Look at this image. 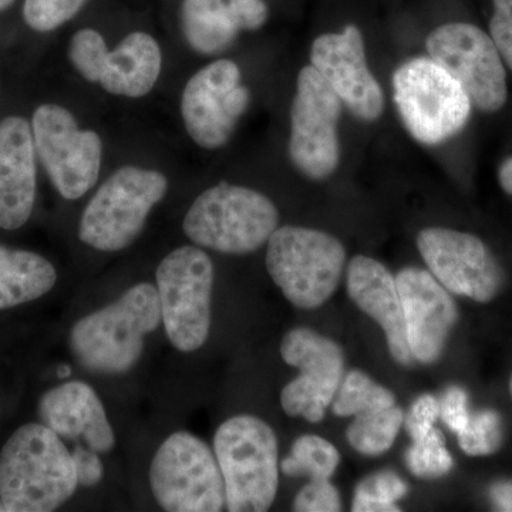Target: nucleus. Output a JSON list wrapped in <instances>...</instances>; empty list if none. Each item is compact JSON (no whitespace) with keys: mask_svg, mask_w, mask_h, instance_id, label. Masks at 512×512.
<instances>
[{"mask_svg":"<svg viewBox=\"0 0 512 512\" xmlns=\"http://www.w3.org/2000/svg\"><path fill=\"white\" fill-rule=\"evenodd\" d=\"M77 485L72 453L46 424L19 427L3 446L0 500L6 511H55Z\"/></svg>","mask_w":512,"mask_h":512,"instance_id":"nucleus-1","label":"nucleus"},{"mask_svg":"<svg viewBox=\"0 0 512 512\" xmlns=\"http://www.w3.org/2000/svg\"><path fill=\"white\" fill-rule=\"evenodd\" d=\"M161 323V306L154 285L138 284L116 302L84 316L72 329L74 355L87 369L124 373L136 365L144 338Z\"/></svg>","mask_w":512,"mask_h":512,"instance_id":"nucleus-2","label":"nucleus"},{"mask_svg":"<svg viewBox=\"0 0 512 512\" xmlns=\"http://www.w3.org/2000/svg\"><path fill=\"white\" fill-rule=\"evenodd\" d=\"M215 457L231 512L268 511L279 485L278 440L255 416L231 417L215 433Z\"/></svg>","mask_w":512,"mask_h":512,"instance_id":"nucleus-3","label":"nucleus"},{"mask_svg":"<svg viewBox=\"0 0 512 512\" xmlns=\"http://www.w3.org/2000/svg\"><path fill=\"white\" fill-rule=\"evenodd\" d=\"M279 212L261 192L222 183L208 188L185 215V235L200 247L244 255L268 242Z\"/></svg>","mask_w":512,"mask_h":512,"instance_id":"nucleus-4","label":"nucleus"},{"mask_svg":"<svg viewBox=\"0 0 512 512\" xmlns=\"http://www.w3.org/2000/svg\"><path fill=\"white\" fill-rule=\"evenodd\" d=\"M345 262L342 242L323 231L288 225L268 239L266 269L285 298L303 311L319 308L336 292Z\"/></svg>","mask_w":512,"mask_h":512,"instance_id":"nucleus-5","label":"nucleus"},{"mask_svg":"<svg viewBox=\"0 0 512 512\" xmlns=\"http://www.w3.org/2000/svg\"><path fill=\"white\" fill-rule=\"evenodd\" d=\"M393 96L414 140L436 146L456 136L471 114V100L460 83L431 57L402 64L393 76Z\"/></svg>","mask_w":512,"mask_h":512,"instance_id":"nucleus-6","label":"nucleus"},{"mask_svg":"<svg viewBox=\"0 0 512 512\" xmlns=\"http://www.w3.org/2000/svg\"><path fill=\"white\" fill-rule=\"evenodd\" d=\"M167 190V178L158 171L133 165L119 168L84 210L79 238L97 251L116 252L130 247Z\"/></svg>","mask_w":512,"mask_h":512,"instance_id":"nucleus-7","label":"nucleus"},{"mask_svg":"<svg viewBox=\"0 0 512 512\" xmlns=\"http://www.w3.org/2000/svg\"><path fill=\"white\" fill-rule=\"evenodd\" d=\"M214 265L197 247H181L157 268L161 322L174 348L194 352L205 345L211 329Z\"/></svg>","mask_w":512,"mask_h":512,"instance_id":"nucleus-8","label":"nucleus"},{"mask_svg":"<svg viewBox=\"0 0 512 512\" xmlns=\"http://www.w3.org/2000/svg\"><path fill=\"white\" fill-rule=\"evenodd\" d=\"M150 484L157 503L171 512H217L225 487L217 457L187 431L171 434L151 461Z\"/></svg>","mask_w":512,"mask_h":512,"instance_id":"nucleus-9","label":"nucleus"},{"mask_svg":"<svg viewBox=\"0 0 512 512\" xmlns=\"http://www.w3.org/2000/svg\"><path fill=\"white\" fill-rule=\"evenodd\" d=\"M36 154L66 200L83 197L99 180L103 144L94 131L80 130L73 114L43 104L33 114Z\"/></svg>","mask_w":512,"mask_h":512,"instance_id":"nucleus-10","label":"nucleus"},{"mask_svg":"<svg viewBox=\"0 0 512 512\" xmlns=\"http://www.w3.org/2000/svg\"><path fill=\"white\" fill-rule=\"evenodd\" d=\"M342 101L315 67H303L291 111L289 157L312 180L335 173L340 160L338 123Z\"/></svg>","mask_w":512,"mask_h":512,"instance_id":"nucleus-11","label":"nucleus"},{"mask_svg":"<svg viewBox=\"0 0 512 512\" xmlns=\"http://www.w3.org/2000/svg\"><path fill=\"white\" fill-rule=\"evenodd\" d=\"M427 52L466 90L471 104L495 113L507 103L503 57L491 36L470 23H448L430 33Z\"/></svg>","mask_w":512,"mask_h":512,"instance_id":"nucleus-12","label":"nucleus"},{"mask_svg":"<svg viewBox=\"0 0 512 512\" xmlns=\"http://www.w3.org/2000/svg\"><path fill=\"white\" fill-rule=\"evenodd\" d=\"M281 356L286 365L301 372L282 390V409L288 416L319 423L342 383L345 367L342 349L315 330L296 328L282 339Z\"/></svg>","mask_w":512,"mask_h":512,"instance_id":"nucleus-13","label":"nucleus"},{"mask_svg":"<svg viewBox=\"0 0 512 512\" xmlns=\"http://www.w3.org/2000/svg\"><path fill=\"white\" fill-rule=\"evenodd\" d=\"M248 106L249 92L241 86L237 63L217 60L191 77L181 99V114L192 140L214 150L227 143Z\"/></svg>","mask_w":512,"mask_h":512,"instance_id":"nucleus-14","label":"nucleus"},{"mask_svg":"<svg viewBox=\"0 0 512 512\" xmlns=\"http://www.w3.org/2000/svg\"><path fill=\"white\" fill-rule=\"evenodd\" d=\"M431 275L447 291L488 302L503 286V272L480 238L447 228H426L417 237Z\"/></svg>","mask_w":512,"mask_h":512,"instance_id":"nucleus-15","label":"nucleus"},{"mask_svg":"<svg viewBox=\"0 0 512 512\" xmlns=\"http://www.w3.org/2000/svg\"><path fill=\"white\" fill-rule=\"evenodd\" d=\"M311 62L356 117L375 121L382 116L383 90L367 67L362 33L356 26L319 36L312 45Z\"/></svg>","mask_w":512,"mask_h":512,"instance_id":"nucleus-16","label":"nucleus"},{"mask_svg":"<svg viewBox=\"0 0 512 512\" xmlns=\"http://www.w3.org/2000/svg\"><path fill=\"white\" fill-rule=\"evenodd\" d=\"M396 284L410 352L417 362L430 365L440 359L456 326V303L447 289L424 269H403L396 276Z\"/></svg>","mask_w":512,"mask_h":512,"instance_id":"nucleus-17","label":"nucleus"},{"mask_svg":"<svg viewBox=\"0 0 512 512\" xmlns=\"http://www.w3.org/2000/svg\"><path fill=\"white\" fill-rule=\"evenodd\" d=\"M36 198V148L32 128L22 117L0 123V228L28 222Z\"/></svg>","mask_w":512,"mask_h":512,"instance_id":"nucleus-18","label":"nucleus"},{"mask_svg":"<svg viewBox=\"0 0 512 512\" xmlns=\"http://www.w3.org/2000/svg\"><path fill=\"white\" fill-rule=\"evenodd\" d=\"M346 286L350 299L382 326L393 359L403 366L412 365L402 299L396 278L386 266L369 256H355L348 266Z\"/></svg>","mask_w":512,"mask_h":512,"instance_id":"nucleus-19","label":"nucleus"},{"mask_svg":"<svg viewBox=\"0 0 512 512\" xmlns=\"http://www.w3.org/2000/svg\"><path fill=\"white\" fill-rule=\"evenodd\" d=\"M39 412L43 424L60 437L82 439L97 453H107L116 444L103 403L89 384L67 382L49 390Z\"/></svg>","mask_w":512,"mask_h":512,"instance_id":"nucleus-20","label":"nucleus"},{"mask_svg":"<svg viewBox=\"0 0 512 512\" xmlns=\"http://www.w3.org/2000/svg\"><path fill=\"white\" fill-rule=\"evenodd\" d=\"M160 72L161 50L156 39L136 32L109 52L99 84L116 96L138 99L153 90Z\"/></svg>","mask_w":512,"mask_h":512,"instance_id":"nucleus-21","label":"nucleus"},{"mask_svg":"<svg viewBox=\"0 0 512 512\" xmlns=\"http://www.w3.org/2000/svg\"><path fill=\"white\" fill-rule=\"evenodd\" d=\"M56 281V269L43 256L0 247V309L42 298Z\"/></svg>","mask_w":512,"mask_h":512,"instance_id":"nucleus-22","label":"nucleus"},{"mask_svg":"<svg viewBox=\"0 0 512 512\" xmlns=\"http://www.w3.org/2000/svg\"><path fill=\"white\" fill-rule=\"evenodd\" d=\"M181 22L185 39L202 55L224 52L239 30L224 0H184Z\"/></svg>","mask_w":512,"mask_h":512,"instance_id":"nucleus-23","label":"nucleus"},{"mask_svg":"<svg viewBox=\"0 0 512 512\" xmlns=\"http://www.w3.org/2000/svg\"><path fill=\"white\" fill-rule=\"evenodd\" d=\"M402 409L393 406L379 412L359 414L348 429V441L357 453L375 457L392 448L400 427L403 426Z\"/></svg>","mask_w":512,"mask_h":512,"instance_id":"nucleus-24","label":"nucleus"},{"mask_svg":"<svg viewBox=\"0 0 512 512\" xmlns=\"http://www.w3.org/2000/svg\"><path fill=\"white\" fill-rule=\"evenodd\" d=\"M393 406H396V397L390 390L380 386L360 370H352L340 383L338 393L333 399L332 410L339 417H356Z\"/></svg>","mask_w":512,"mask_h":512,"instance_id":"nucleus-25","label":"nucleus"},{"mask_svg":"<svg viewBox=\"0 0 512 512\" xmlns=\"http://www.w3.org/2000/svg\"><path fill=\"white\" fill-rule=\"evenodd\" d=\"M340 463L338 448L323 437L306 434L293 441L291 454L281 463L286 476L330 480Z\"/></svg>","mask_w":512,"mask_h":512,"instance_id":"nucleus-26","label":"nucleus"},{"mask_svg":"<svg viewBox=\"0 0 512 512\" xmlns=\"http://www.w3.org/2000/svg\"><path fill=\"white\" fill-rule=\"evenodd\" d=\"M409 487L392 471H383L367 478L356 488L352 510L355 512L400 511L397 501L403 498Z\"/></svg>","mask_w":512,"mask_h":512,"instance_id":"nucleus-27","label":"nucleus"},{"mask_svg":"<svg viewBox=\"0 0 512 512\" xmlns=\"http://www.w3.org/2000/svg\"><path fill=\"white\" fill-rule=\"evenodd\" d=\"M406 463L414 476L436 478L453 468V457L448 453L440 431L433 429L423 439L414 441L407 450Z\"/></svg>","mask_w":512,"mask_h":512,"instance_id":"nucleus-28","label":"nucleus"},{"mask_svg":"<svg viewBox=\"0 0 512 512\" xmlns=\"http://www.w3.org/2000/svg\"><path fill=\"white\" fill-rule=\"evenodd\" d=\"M461 450L468 456H488L503 443V423L494 410H483L470 417L466 429L457 434Z\"/></svg>","mask_w":512,"mask_h":512,"instance_id":"nucleus-29","label":"nucleus"},{"mask_svg":"<svg viewBox=\"0 0 512 512\" xmlns=\"http://www.w3.org/2000/svg\"><path fill=\"white\" fill-rule=\"evenodd\" d=\"M109 52L106 40L93 29H83L77 32L69 47V56L74 69L82 74L87 82L92 83L100 82Z\"/></svg>","mask_w":512,"mask_h":512,"instance_id":"nucleus-30","label":"nucleus"},{"mask_svg":"<svg viewBox=\"0 0 512 512\" xmlns=\"http://www.w3.org/2000/svg\"><path fill=\"white\" fill-rule=\"evenodd\" d=\"M87 0H25L23 16L37 32H50L76 16Z\"/></svg>","mask_w":512,"mask_h":512,"instance_id":"nucleus-31","label":"nucleus"},{"mask_svg":"<svg viewBox=\"0 0 512 512\" xmlns=\"http://www.w3.org/2000/svg\"><path fill=\"white\" fill-rule=\"evenodd\" d=\"M293 510L301 512H336L342 510L339 491L329 480H311L296 495Z\"/></svg>","mask_w":512,"mask_h":512,"instance_id":"nucleus-32","label":"nucleus"},{"mask_svg":"<svg viewBox=\"0 0 512 512\" xmlns=\"http://www.w3.org/2000/svg\"><path fill=\"white\" fill-rule=\"evenodd\" d=\"M440 416L439 400L431 394H423L413 403L409 414L404 417V426L413 441L423 439L434 429Z\"/></svg>","mask_w":512,"mask_h":512,"instance_id":"nucleus-33","label":"nucleus"},{"mask_svg":"<svg viewBox=\"0 0 512 512\" xmlns=\"http://www.w3.org/2000/svg\"><path fill=\"white\" fill-rule=\"evenodd\" d=\"M494 13L490 33L494 45L512 70V0H493Z\"/></svg>","mask_w":512,"mask_h":512,"instance_id":"nucleus-34","label":"nucleus"},{"mask_svg":"<svg viewBox=\"0 0 512 512\" xmlns=\"http://www.w3.org/2000/svg\"><path fill=\"white\" fill-rule=\"evenodd\" d=\"M440 417L446 426L454 433H460L466 429L470 421V410H468V394L460 386H450L444 392L439 402Z\"/></svg>","mask_w":512,"mask_h":512,"instance_id":"nucleus-35","label":"nucleus"},{"mask_svg":"<svg viewBox=\"0 0 512 512\" xmlns=\"http://www.w3.org/2000/svg\"><path fill=\"white\" fill-rule=\"evenodd\" d=\"M228 8L238 29H258L268 19V8L262 0H229Z\"/></svg>","mask_w":512,"mask_h":512,"instance_id":"nucleus-36","label":"nucleus"},{"mask_svg":"<svg viewBox=\"0 0 512 512\" xmlns=\"http://www.w3.org/2000/svg\"><path fill=\"white\" fill-rule=\"evenodd\" d=\"M97 451L87 450L84 447H77L73 451L74 467H76L77 483L84 487H93L100 483L103 478V464Z\"/></svg>","mask_w":512,"mask_h":512,"instance_id":"nucleus-37","label":"nucleus"},{"mask_svg":"<svg viewBox=\"0 0 512 512\" xmlns=\"http://www.w3.org/2000/svg\"><path fill=\"white\" fill-rule=\"evenodd\" d=\"M491 500L500 511H512V481H501L491 488Z\"/></svg>","mask_w":512,"mask_h":512,"instance_id":"nucleus-38","label":"nucleus"},{"mask_svg":"<svg viewBox=\"0 0 512 512\" xmlns=\"http://www.w3.org/2000/svg\"><path fill=\"white\" fill-rule=\"evenodd\" d=\"M498 180H500L503 190L512 195V157H508L501 164L500 171H498Z\"/></svg>","mask_w":512,"mask_h":512,"instance_id":"nucleus-39","label":"nucleus"},{"mask_svg":"<svg viewBox=\"0 0 512 512\" xmlns=\"http://www.w3.org/2000/svg\"><path fill=\"white\" fill-rule=\"evenodd\" d=\"M13 2H15V0H0V12H2V10L8 9Z\"/></svg>","mask_w":512,"mask_h":512,"instance_id":"nucleus-40","label":"nucleus"},{"mask_svg":"<svg viewBox=\"0 0 512 512\" xmlns=\"http://www.w3.org/2000/svg\"><path fill=\"white\" fill-rule=\"evenodd\" d=\"M69 375H70L69 367H62V369H60V372H59V376L60 377H66V376H69Z\"/></svg>","mask_w":512,"mask_h":512,"instance_id":"nucleus-41","label":"nucleus"},{"mask_svg":"<svg viewBox=\"0 0 512 512\" xmlns=\"http://www.w3.org/2000/svg\"><path fill=\"white\" fill-rule=\"evenodd\" d=\"M6 511L5 505H3L2 500H0V512Z\"/></svg>","mask_w":512,"mask_h":512,"instance_id":"nucleus-42","label":"nucleus"},{"mask_svg":"<svg viewBox=\"0 0 512 512\" xmlns=\"http://www.w3.org/2000/svg\"><path fill=\"white\" fill-rule=\"evenodd\" d=\"M510 392H511V397H512V376H511V380H510Z\"/></svg>","mask_w":512,"mask_h":512,"instance_id":"nucleus-43","label":"nucleus"}]
</instances>
